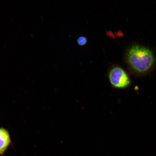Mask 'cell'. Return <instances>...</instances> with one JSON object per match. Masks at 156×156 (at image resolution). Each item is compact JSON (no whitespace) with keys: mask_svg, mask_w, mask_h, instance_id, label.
I'll return each mask as SVG.
<instances>
[{"mask_svg":"<svg viewBox=\"0 0 156 156\" xmlns=\"http://www.w3.org/2000/svg\"><path fill=\"white\" fill-rule=\"evenodd\" d=\"M128 61L134 71L145 73L153 66L155 58L152 52L147 48L141 46H133L128 53Z\"/></svg>","mask_w":156,"mask_h":156,"instance_id":"cell-1","label":"cell"},{"mask_svg":"<svg viewBox=\"0 0 156 156\" xmlns=\"http://www.w3.org/2000/svg\"><path fill=\"white\" fill-rule=\"evenodd\" d=\"M109 81L115 88L122 89L129 86L130 80L126 72L122 68L115 67L111 70L109 73Z\"/></svg>","mask_w":156,"mask_h":156,"instance_id":"cell-2","label":"cell"},{"mask_svg":"<svg viewBox=\"0 0 156 156\" xmlns=\"http://www.w3.org/2000/svg\"><path fill=\"white\" fill-rule=\"evenodd\" d=\"M12 143V141L9 130L5 128L0 127V156H4Z\"/></svg>","mask_w":156,"mask_h":156,"instance_id":"cell-3","label":"cell"},{"mask_svg":"<svg viewBox=\"0 0 156 156\" xmlns=\"http://www.w3.org/2000/svg\"><path fill=\"white\" fill-rule=\"evenodd\" d=\"M77 42L80 46H83L87 44V38L84 36L80 37L77 39Z\"/></svg>","mask_w":156,"mask_h":156,"instance_id":"cell-4","label":"cell"}]
</instances>
